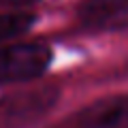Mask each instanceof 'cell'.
<instances>
[{
  "mask_svg": "<svg viewBox=\"0 0 128 128\" xmlns=\"http://www.w3.org/2000/svg\"><path fill=\"white\" fill-rule=\"evenodd\" d=\"M51 49L43 43H15L0 47V86L36 79L49 68Z\"/></svg>",
  "mask_w": 128,
  "mask_h": 128,
  "instance_id": "6da1fadb",
  "label": "cell"
},
{
  "mask_svg": "<svg viewBox=\"0 0 128 128\" xmlns=\"http://www.w3.org/2000/svg\"><path fill=\"white\" fill-rule=\"evenodd\" d=\"M73 124L75 128H128V96L92 102L75 115Z\"/></svg>",
  "mask_w": 128,
  "mask_h": 128,
  "instance_id": "7a4b0ae2",
  "label": "cell"
},
{
  "mask_svg": "<svg viewBox=\"0 0 128 128\" xmlns=\"http://www.w3.org/2000/svg\"><path fill=\"white\" fill-rule=\"evenodd\" d=\"M77 15L92 30H122L128 28V0H83Z\"/></svg>",
  "mask_w": 128,
  "mask_h": 128,
  "instance_id": "3957f363",
  "label": "cell"
},
{
  "mask_svg": "<svg viewBox=\"0 0 128 128\" xmlns=\"http://www.w3.org/2000/svg\"><path fill=\"white\" fill-rule=\"evenodd\" d=\"M36 17L30 13H15V11H6V13H0V45L11 38L24 36L28 30H32Z\"/></svg>",
  "mask_w": 128,
  "mask_h": 128,
  "instance_id": "277c9868",
  "label": "cell"
},
{
  "mask_svg": "<svg viewBox=\"0 0 128 128\" xmlns=\"http://www.w3.org/2000/svg\"><path fill=\"white\" fill-rule=\"evenodd\" d=\"M41 0H0V6H4V9H11L15 13H24V9L28 6H34L38 4Z\"/></svg>",
  "mask_w": 128,
  "mask_h": 128,
  "instance_id": "5b68a950",
  "label": "cell"
}]
</instances>
